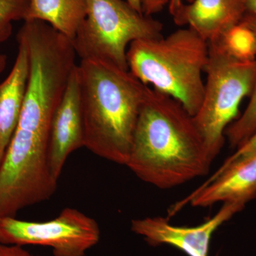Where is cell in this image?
Masks as SVG:
<instances>
[{"label": "cell", "mask_w": 256, "mask_h": 256, "mask_svg": "<svg viewBox=\"0 0 256 256\" xmlns=\"http://www.w3.org/2000/svg\"><path fill=\"white\" fill-rule=\"evenodd\" d=\"M86 16L73 41L80 60H97L128 69L133 42L162 36L163 25L124 0H86Z\"/></svg>", "instance_id": "obj_5"}, {"label": "cell", "mask_w": 256, "mask_h": 256, "mask_svg": "<svg viewBox=\"0 0 256 256\" xmlns=\"http://www.w3.org/2000/svg\"><path fill=\"white\" fill-rule=\"evenodd\" d=\"M78 70L85 148L126 166L150 87L129 70L104 60H82Z\"/></svg>", "instance_id": "obj_2"}, {"label": "cell", "mask_w": 256, "mask_h": 256, "mask_svg": "<svg viewBox=\"0 0 256 256\" xmlns=\"http://www.w3.org/2000/svg\"><path fill=\"white\" fill-rule=\"evenodd\" d=\"M245 205L238 202L224 203L216 214L197 226H176L168 218L146 217L132 220L131 230L152 246L165 244L180 249L188 256H208L210 240L216 230Z\"/></svg>", "instance_id": "obj_7"}, {"label": "cell", "mask_w": 256, "mask_h": 256, "mask_svg": "<svg viewBox=\"0 0 256 256\" xmlns=\"http://www.w3.org/2000/svg\"><path fill=\"white\" fill-rule=\"evenodd\" d=\"M124 1L130 5L133 9L142 13V0H124Z\"/></svg>", "instance_id": "obj_21"}, {"label": "cell", "mask_w": 256, "mask_h": 256, "mask_svg": "<svg viewBox=\"0 0 256 256\" xmlns=\"http://www.w3.org/2000/svg\"><path fill=\"white\" fill-rule=\"evenodd\" d=\"M86 0H28L24 21H41L73 42L86 16Z\"/></svg>", "instance_id": "obj_12"}, {"label": "cell", "mask_w": 256, "mask_h": 256, "mask_svg": "<svg viewBox=\"0 0 256 256\" xmlns=\"http://www.w3.org/2000/svg\"><path fill=\"white\" fill-rule=\"evenodd\" d=\"M256 28V14H247ZM256 131V76L255 84L246 108L227 128L225 136L230 146L237 148L246 142Z\"/></svg>", "instance_id": "obj_14"}, {"label": "cell", "mask_w": 256, "mask_h": 256, "mask_svg": "<svg viewBox=\"0 0 256 256\" xmlns=\"http://www.w3.org/2000/svg\"><path fill=\"white\" fill-rule=\"evenodd\" d=\"M213 160L194 116L150 87L126 166L144 182L166 190L208 174Z\"/></svg>", "instance_id": "obj_1"}, {"label": "cell", "mask_w": 256, "mask_h": 256, "mask_svg": "<svg viewBox=\"0 0 256 256\" xmlns=\"http://www.w3.org/2000/svg\"><path fill=\"white\" fill-rule=\"evenodd\" d=\"M100 237L97 222L74 208H64L46 222L0 217V244L50 247L54 256H85Z\"/></svg>", "instance_id": "obj_6"}, {"label": "cell", "mask_w": 256, "mask_h": 256, "mask_svg": "<svg viewBox=\"0 0 256 256\" xmlns=\"http://www.w3.org/2000/svg\"><path fill=\"white\" fill-rule=\"evenodd\" d=\"M204 92L195 122L214 160L223 148L225 132L238 116L256 82V60H244L229 54L218 42L208 44Z\"/></svg>", "instance_id": "obj_4"}, {"label": "cell", "mask_w": 256, "mask_h": 256, "mask_svg": "<svg viewBox=\"0 0 256 256\" xmlns=\"http://www.w3.org/2000/svg\"><path fill=\"white\" fill-rule=\"evenodd\" d=\"M256 197V151L214 174L186 198L173 205L170 216L188 203L206 207L216 203L238 202L246 204Z\"/></svg>", "instance_id": "obj_9"}, {"label": "cell", "mask_w": 256, "mask_h": 256, "mask_svg": "<svg viewBox=\"0 0 256 256\" xmlns=\"http://www.w3.org/2000/svg\"><path fill=\"white\" fill-rule=\"evenodd\" d=\"M168 2L169 0H142V13L152 16L162 11Z\"/></svg>", "instance_id": "obj_17"}, {"label": "cell", "mask_w": 256, "mask_h": 256, "mask_svg": "<svg viewBox=\"0 0 256 256\" xmlns=\"http://www.w3.org/2000/svg\"><path fill=\"white\" fill-rule=\"evenodd\" d=\"M6 65V56L2 53L1 50V47H0V76L2 73L4 72L5 67Z\"/></svg>", "instance_id": "obj_22"}, {"label": "cell", "mask_w": 256, "mask_h": 256, "mask_svg": "<svg viewBox=\"0 0 256 256\" xmlns=\"http://www.w3.org/2000/svg\"><path fill=\"white\" fill-rule=\"evenodd\" d=\"M188 3H191L194 0H186ZM184 4V0H170L169 12L172 16H174L178 10Z\"/></svg>", "instance_id": "obj_19"}, {"label": "cell", "mask_w": 256, "mask_h": 256, "mask_svg": "<svg viewBox=\"0 0 256 256\" xmlns=\"http://www.w3.org/2000/svg\"><path fill=\"white\" fill-rule=\"evenodd\" d=\"M208 60V44L188 28L136 40L127 52L128 69L136 78L178 101L193 116L203 99Z\"/></svg>", "instance_id": "obj_3"}, {"label": "cell", "mask_w": 256, "mask_h": 256, "mask_svg": "<svg viewBox=\"0 0 256 256\" xmlns=\"http://www.w3.org/2000/svg\"><path fill=\"white\" fill-rule=\"evenodd\" d=\"M18 52L11 72L0 82V164L21 114L30 75V58L24 40L18 36Z\"/></svg>", "instance_id": "obj_11"}, {"label": "cell", "mask_w": 256, "mask_h": 256, "mask_svg": "<svg viewBox=\"0 0 256 256\" xmlns=\"http://www.w3.org/2000/svg\"><path fill=\"white\" fill-rule=\"evenodd\" d=\"M256 151V131L254 134L249 138L246 142H244L242 146L237 148L236 151L234 154L229 156L228 159L224 162L223 164L220 166V170H223L229 165L233 164L236 162L238 161L250 156L252 153Z\"/></svg>", "instance_id": "obj_16"}, {"label": "cell", "mask_w": 256, "mask_h": 256, "mask_svg": "<svg viewBox=\"0 0 256 256\" xmlns=\"http://www.w3.org/2000/svg\"><path fill=\"white\" fill-rule=\"evenodd\" d=\"M246 14H256V0H240Z\"/></svg>", "instance_id": "obj_20"}, {"label": "cell", "mask_w": 256, "mask_h": 256, "mask_svg": "<svg viewBox=\"0 0 256 256\" xmlns=\"http://www.w3.org/2000/svg\"><path fill=\"white\" fill-rule=\"evenodd\" d=\"M28 0H0V44L12 33V23L23 20Z\"/></svg>", "instance_id": "obj_15"}, {"label": "cell", "mask_w": 256, "mask_h": 256, "mask_svg": "<svg viewBox=\"0 0 256 256\" xmlns=\"http://www.w3.org/2000/svg\"><path fill=\"white\" fill-rule=\"evenodd\" d=\"M82 146H85V138L80 79L76 64L50 124L48 164L56 180L60 178L69 156Z\"/></svg>", "instance_id": "obj_8"}, {"label": "cell", "mask_w": 256, "mask_h": 256, "mask_svg": "<svg viewBox=\"0 0 256 256\" xmlns=\"http://www.w3.org/2000/svg\"><path fill=\"white\" fill-rule=\"evenodd\" d=\"M246 14L240 0H194L172 16L178 26H188L207 43L220 40Z\"/></svg>", "instance_id": "obj_10"}, {"label": "cell", "mask_w": 256, "mask_h": 256, "mask_svg": "<svg viewBox=\"0 0 256 256\" xmlns=\"http://www.w3.org/2000/svg\"><path fill=\"white\" fill-rule=\"evenodd\" d=\"M215 42H220L229 54L238 60H256V28L247 14L223 37Z\"/></svg>", "instance_id": "obj_13"}, {"label": "cell", "mask_w": 256, "mask_h": 256, "mask_svg": "<svg viewBox=\"0 0 256 256\" xmlns=\"http://www.w3.org/2000/svg\"><path fill=\"white\" fill-rule=\"evenodd\" d=\"M0 256H33L23 246L0 244Z\"/></svg>", "instance_id": "obj_18"}]
</instances>
